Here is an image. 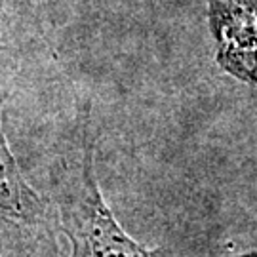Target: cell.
<instances>
[{
  "label": "cell",
  "mask_w": 257,
  "mask_h": 257,
  "mask_svg": "<svg viewBox=\"0 0 257 257\" xmlns=\"http://www.w3.org/2000/svg\"><path fill=\"white\" fill-rule=\"evenodd\" d=\"M223 257H257V248L242 251V253H234V255H223Z\"/></svg>",
  "instance_id": "4"
},
{
  "label": "cell",
  "mask_w": 257,
  "mask_h": 257,
  "mask_svg": "<svg viewBox=\"0 0 257 257\" xmlns=\"http://www.w3.org/2000/svg\"><path fill=\"white\" fill-rule=\"evenodd\" d=\"M93 153L86 118L52 172L57 221L71 242L69 257H174L168 248H145L120 227L99 191Z\"/></svg>",
  "instance_id": "1"
},
{
  "label": "cell",
  "mask_w": 257,
  "mask_h": 257,
  "mask_svg": "<svg viewBox=\"0 0 257 257\" xmlns=\"http://www.w3.org/2000/svg\"><path fill=\"white\" fill-rule=\"evenodd\" d=\"M0 257H2V255H0Z\"/></svg>",
  "instance_id": "5"
},
{
  "label": "cell",
  "mask_w": 257,
  "mask_h": 257,
  "mask_svg": "<svg viewBox=\"0 0 257 257\" xmlns=\"http://www.w3.org/2000/svg\"><path fill=\"white\" fill-rule=\"evenodd\" d=\"M4 95L0 93V109ZM0 223L16 230L19 238L40 251V255H57L54 221L48 204L31 189L8 147L0 122Z\"/></svg>",
  "instance_id": "2"
},
{
  "label": "cell",
  "mask_w": 257,
  "mask_h": 257,
  "mask_svg": "<svg viewBox=\"0 0 257 257\" xmlns=\"http://www.w3.org/2000/svg\"><path fill=\"white\" fill-rule=\"evenodd\" d=\"M217 63L246 84H257V0H206Z\"/></svg>",
  "instance_id": "3"
}]
</instances>
